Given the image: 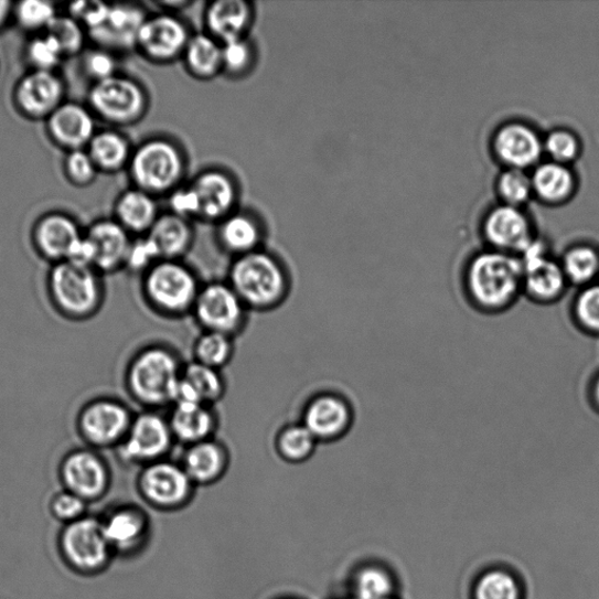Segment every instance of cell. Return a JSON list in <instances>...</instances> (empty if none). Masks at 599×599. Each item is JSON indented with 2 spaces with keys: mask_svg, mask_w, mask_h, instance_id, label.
<instances>
[{
  "mask_svg": "<svg viewBox=\"0 0 599 599\" xmlns=\"http://www.w3.org/2000/svg\"><path fill=\"white\" fill-rule=\"evenodd\" d=\"M524 267L514 255L491 249L474 256L462 275V295L475 312L504 314L523 297Z\"/></svg>",
  "mask_w": 599,
  "mask_h": 599,
  "instance_id": "1",
  "label": "cell"
},
{
  "mask_svg": "<svg viewBox=\"0 0 599 599\" xmlns=\"http://www.w3.org/2000/svg\"><path fill=\"white\" fill-rule=\"evenodd\" d=\"M226 281L249 312L276 311L292 291V278L286 265L263 248L234 259Z\"/></svg>",
  "mask_w": 599,
  "mask_h": 599,
  "instance_id": "2",
  "label": "cell"
},
{
  "mask_svg": "<svg viewBox=\"0 0 599 599\" xmlns=\"http://www.w3.org/2000/svg\"><path fill=\"white\" fill-rule=\"evenodd\" d=\"M185 363L172 346L154 343L132 357L127 371V388L145 410L170 408L175 400Z\"/></svg>",
  "mask_w": 599,
  "mask_h": 599,
  "instance_id": "3",
  "label": "cell"
},
{
  "mask_svg": "<svg viewBox=\"0 0 599 599\" xmlns=\"http://www.w3.org/2000/svg\"><path fill=\"white\" fill-rule=\"evenodd\" d=\"M142 277L145 301L154 314L169 320L191 315L203 284L183 260H160Z\"/></svg>",
  "mask_w": 599,
  "mask_h": 599,
  "instance_id": "4",
  "label": "cell"
},
{
  "mask_svg": "<svg viewBox=\"0 0 599 599\" xmlns=\"http://www.w3.org/2000/svg\"><path fill=\"white\" fill-rule=\"evenodd\" d=\"M186 157L181 146L167 138H152L135 148L128 164L135 188L158 197L182 186Z\"/></svg>",
  "mask_w": 599,
  "mask_h": 599,
  "instance_id": "5",
  "label": "cell"
},
{
  "mask_svg": "<svg viewBox=\"0 0 599 599\" xmlns=\"http://www.w3.org/2000/svg\"><path fill=\"white\" fill-rule=\"evenodd\" d=\"M248 314L247 307L226 280L203 284L191 312L202 332L235 339L245 331Z\"/></svg>",
  "mask_w": 599,
  "mask_h": 599,
  "instance_id": "6",
  "label": "cell"
},
{
  "mask_svg": "<svg viewBox=\"0 0 599 599\" xmlns=\"http://www.w3.org/2000/svg\"><path fill=\"white\" fill-rule=\"evenodd\" d=\"M88 101L93 113L115 126L139 122L149 107L148 93L131 77L115 74L89 90Z\"/></svg>",
  "mask_w": 599,
  "mask_h": 599,
  "instance_id": "7",
  "label": "cell"
},
{
  "mask_svg": "<svg viewBox=\"0 0 599 599\" xmlns=\"http://www.w3.org/2000/svg\"><path fill=\"white\" fill-rule=\"evenodd\" d=\"M175 443L168 416L158 410H143L133 416L130 429L118 449L121 460L143 468L169 458Z\"/></svg>",
  "mask_w": 599,
  "mask_h": 599,
  "instance_id": "8",
  "label": "cell"
},
{
  "mask_svg": "<svg viewBox=\"0 0 599 599\" xmlns=\"http://www.w3.org/2000/svg\"><path fill=\"white\" fill-rule=\"evenodd\" d=\"M50 287L57 307L73 317L92 313L101 300L100 282L92 267L57 263L51 272Z\"/></svg>",
  "mask_w": 599,
  "mask_h": 599,
  "instance_id": "9",
  "label": "cell"
},
{
  "mask_svg": "<svg viewBox=\"0 0 599 599\" xmlns=\"http://www.w3.org/2000/svg\"><path fill=\"white\" fill-rule=\"evenodd\" d=\"M518 258L524 267V298L538 306H552L566 297L570 285L561 264L548 257L544 244L533 240Z\"/></svg>",
  "mask_w": 599,
  "mask_h": 599,
  "instance_id": "10",
  "label": "cell"
},
{
  "mask_svg": "<svg viewBox=\"0 0 599 599\" xmlns=\"http://www.w3.org/2000/svg\"><path fill=\"white\" fill-rule=\"evenodd\" d=\"M138 486L142 498L151 506L161 510L186 505L196 489L180 461L170 458L143 467Z\"/></svg>",
  "mask_w": 599,
  "mask_h": 599,
  "instance_id": "11",
  "label": "cell"
},
{
  "mask_svg": "<svg viewBox=\"0 0 599 599\" xmlns=\"http://www.w3.org/2000/svg\"><path fill=\"white\" fill-rule=\"evenodd\" d=\"M300 421L319 443H333L352 431L355 410L344 395L320 392L304 403Z\"/></svg>",
  "mask_w": 599,
  "mask_h": 599,
  "instance_id": "12",
  "label": "cell"
},
{
  "mask_svg": "<svg viewBox=\"0 0 599 599\" xmlns=\"http://www.w3.org/2000/svg\"><path fill=\"white\" fill-rule=\"evenodd\" d=\"M192 33L173 12L148 15L138 36L137 49L157 64H169L182 57Z\"/></svg>",
  "mask_w": 599,
  "mask_h": 599,
  "instance_id": "13",
  "label": "cell"
},
{
  "mask_svg": "<svg viewBox=\"0 0 599 599\" xmlns=\"http://www.w3.org/2000/svg\"><path fill=\"white\" fill-rule=\"evenodd\" d=\"M62 550L66 561L76 570L94 573L106 566L111 548L101 521L82 517L68 524L63 532Z\"/></svg>",
  "mask_w": 599,
  "mask_h": 599,
  "instance_id": "14",
  "label": "cell"
},
{
  "mask_svg": "<svg viewBox=\"0 0 599 599\" xmlns=\"http://www.w3.org/2000/svg\"><path fill=\"white\" fill-rule=\"evenodd\" d=\"M199 202V217L203 222L220 223L236 211L239 201V185L229 172L208 168L189 184Z\"/></svg>",
  "mask_w": 599,
  "mask_h": 599,
  "instance_id": "15",
  "label": "cell"
},
{
  "mask_svg": "<svg viewBox=\"0 0 599 599\" xmlns=\"http://www.w3.org/2000/svg\"><path fill=\"white\" fill-rule=\"evenodd\" d=\"M65 85L54 72L32 71L18 82L14 103L31 119H47L64 103Z\"/></svg>",
  "mask_w": 599,
  "mask_h": 599,
  "instance_id": "16",
  "label": "cell"
},
{
  "mask_svg": "<svg viewBox=\"0 0 599 599\" xmlns=\"http://www.w3.org/2000/svg\"><path fill=\"white\" fill-rule=\"evenodd\" d=\"M133 416L125 404L113 399L96 400L81 416V430L94 446L118 447L126 438Z\"/></svg>",
  "mask_w": 599,
  "mask_h": 599,
  "instance_id": "17",
  "label": "cell"
},
{
  "mask_svg": "<svg viewBox=\"0 0 599 599\" xmlns=\"http://www.w3.org/2000/svg\"><path fill=\"white\" fill-rule=\"evenodd\" d=\"M147 17V12L137 4H113L105 22L87 34L99 49L109 52L137 49Z\"/></svg>",
  "mask_w": 599,
  "mask_h": 599,
  "instance_id": "18",
  "label": "cell"
},
{
  "mask_svg": "<svg viewBox=\"0 0 599 599\" xmlns=\"http://www.w3.org/2000/svg\"><path fill=\"white\" fill-rule=\"evenodd\" d=\"M484 234L493 249L517 257L533 242L528 220L517 207L510 205L492 210L485 221Z\"/></svg>",
  "mask_w": 599,
  "mask_h": 599,
  "instance_id": "19",
  "label": "cell"
},
{
  "mask_svg": "<svg viewBox=\"0 0 599 599\" xmlns=\"http://www.w3.org/2000/svg\"><path fill=\"white\" fill-rule=\"evenodd\" d=\"M167 415L175 441L183 448L216 437L220 416L215 407L202 403H175Z\"/></svg>",
  "mask_w": 599,
  "mask_h": 599,
  "instance_id": "20",
  "label": "cell"
},
{
  "mask_svg": "<svg viewBox=\"0 0 599 599\" xmlns=\"http://www.w3.org/2000/svg\"><path fill=\"white\" fill-rule=\"evenodd\" d=\"M179 461L195 486H207L227 473L231 453L215 437L184 448Z\"/></svg>",
  "mask_w": 599,
  "mask_h": 599,
  "instance_id": "21",
  "label": "cell"
},
{
  "mask_svg": "<svg viewBox=\"0 0 599 599\" xmlns=\"http://www.w3.org/2000/svg\"><path fill=\"white\" fill-rule=\"evenodd\" d=\"M62 475L68 492L85 501L100 498L108 488L106 463L89 451L69 454L63 463Z\"/></svg>",
  "mask_w": 599,
  "mask_h": 599,
  "instance_id": "22",
  "label": "cell"
},
{
  "mask_svg": "<svg viewBox=\"0 0 599 599\" xmlns=\"http://www.w3.org/2000/svg\"><path fill=\"white\" fill-rule=\"evenodd\" d=\"M46 120L51 139L68 151L87 148L96 133L92 110L79 104L64 103Z\"/></svg>",
  "mask_w": 599,
  "mask_h": 599,
  "instance_id": "23",
  "label": "cell"
},
{
  "mask_svg": "<svg viewBox=\"0 0 599 599\" xmlns=\"http://www.w3.org/2000/svg\"><path fill=\"white\" fill-rule=\"evenodd\" d=\"M254 21V7L245 0H216L204 13L205 32L221 44L247 36Z\"/></svg>",
  "mask_w": 599,
  "mask_h": 599,
  "instance_id": "24",
  "label": "cell"
},
{
  "mask_svg": "<svg viewBox=\"0 0 599 599\" xmlns=\"http://www.w3.org/2000/svg\"><path fill=\"white\" fill-rule=\"evenodd\" d=\"M264 239L261 222L246 211L236 210L217 224V242L224 253L234 259L261 249Z\"/></svg>",
  "mask_w": 599,
  "mask_h": 599,
  "instance_id": "25",
  "label": "cell"
},
{
  "mask_svg": "<svg viewBox=\"0 0 599 599\" xmlns=\"http://www.w3.org/2000/svg\"><path fill=\"white\" fill-rule=\"evenodd\" d=\"M227 383L222 371L195 361L185 363L175 403H202L215 407L226 395Z\"/></svg>",
  "mask_w": 599,
  "mask_h": 599,
  "instance_id": "26",
  "label": "cell"
},
{
  "mask_svg": "<svg viewBox=\"0 0 599 599\" xmlns=\"http://www.w3.org/2000/svg\"><path fill=\"white\" fill-rule=\"evenodd\" d=\"M83 235L73 218L60 212H53L34 226V244L45 258L57 263L65 261L72 246Z\"/></svg>",
  "mask_w": 599,
  "mask_h": 599,
  "instance_id": "27",
  "label": "cell"
},
{
  "mask_svg": "<svg viewBox=\"0 0 599 599\" xmlns=\"http://www.w3.org/2000/svg\"><path fill=\"white\" fill-rule=\"evenodd\" d=\"M86 236L95 248L96 268L111 272L126 265L132 239L120 223L111 220L96 222L89 227Z\"/></svg>",
  "mask_w": 599,
  "mask_h": 599,
  "instance_id": "28",
  "label": "cell"
},
{
  "mask_svg": "<svg viewBox=\"0 0 599 599\" xmlns=\"http://www.w3.org/2000/svg\"><path fill=\"white\" fill-rule=\"evenodd\" d=\"M494 149L499 159L511 169L524 170L539 159L543 143L530 127L511 124L498 131Z\"/></svg>",
  "mask_w": 599,
  "mask_h": 599,
  "instance_id": "29",
  "label": "cell"
},
{
  "mask_svg": "<svg viewBox=\"0 0 599 599\" xmlns=\"http://www.w3.org/2000/svg\"><path fill=\"white\" fill-rule=\"evenodd\" d=\"M157 246L162 260H182L195 240L189 220L171 212L160 215L146 235Z\"/></svg>",
  "mask_w": 599,
  "mask_h": 599,
  "instance_id": "30",
  "label": "cell"
},
{
  "mask_svg": "<svg viewBox=\"0 0 599 599\" xmlns=\"http://www.w3.org/2000/svg\"><path fill=\"white\" fill-rule=\"evenodd\" d=\"M160 215L157 197L135 186L126 190L115 204V221L139 237L148 234Z\"/></svg>",
  "mask_w": 599,
  "mask_h": 599,
  "instance_id": "31",
  "label": "cell"
},
{
  "mask_svg": "<svg viewBox=\"0 0 599 599\" xmlns=\"http://www.w3.org/2000/svg\"><path fill=\"white\" fill-rule=\"evenodd\" d=\"M145 514L133 507H124L113 512L103 528L110 548L127 552L138 547L147 532Z\"/></svg>",
  "mask_w": 599,
  "mask_h": 599,
  "instance_id": "32",
  "label": "cell"
},
{
  "mask_svg": "<svg viewBox=\"0 0 599 599\" xmlns=\"http://www.w3.org/2000/svg\"><path fill=\"white\" fill-rule=\"evenodd\" d=\"M190 75L210 81L223 73L222 44L206 32L192 34L182 55Z\"/></svg>",
  "mask_w": 599,
  "mask_h": 599,
  "instance_id": "33",
  "label": "cell"
},
{
  "mask_svg": "<svg viewBox=\"0 0 599 599\" xmlns=\"http://www.w3.org/2000/svg\"><path fill=\"white\" fill-rule=\"evenodd\" d=\"M132 150L125 135L115 130L96 131L87 146L96 168L106 172H116L128 167Z\"/></svg>",
  "mask_w": 599,
  "mask_h": 599,
  "instance_id": "34",
  "label": "cell"
},
{
  "mask_svg": "<svg viewBox=\"0 0 599 599\" xmlns=\"http://www.w3.org/2000/svg\"><path fill=\"white\" fill-rule=\"evenodd\" d=\"M318 446V440L300 420L285 425L275 438L277 456L282 461L293 463V466H299V463L312 459Z\"/></svg>",
  "mask_w": 599,
  "mask_h": 599,
  "instance_id": "35",
  "label": "cell"
},
{
  "mask_svg": "<svg viewBox=\"0 0 599 599\" xmlns=\"http://www.w3.org/2000/svg\"><path fill=\"white\" fill-rule=\"evenodd\" d=\"M533 190L544 201L563 202L571 195L574 190L573 173L556 162L539 165L532 178Z\"/></svg>",
  "mask_w": 599,
  "mask_h": 599,
  "instance_id": "36",
  "label": "cell"
},
{
  "mask_svg": "<svg viewBox=\"0 0 599 599\" xmlns=\"http://www.w3.org/2000/svg\"><path fill=\"white\" fill-rule=\"evenodd\" d=\"M235 340L221 333L202 332L193 343L192 361L223 372L235 357Z\"/></svg>",
  "mask_w": 599,
  "mask_h": 599,
  "instance_id": "37",
  "label": "cell"
},
{
  "mask_svg": "<svg viewBox=\"0 0 599 599\" xmlns=\"http://www.w3.org/2000/svg\"><path fill=\"white\" fill-rule=\"evenodd\" d=\"M559 264L570 287L582 288L591 285L599 275V255L589 246L569 248Z\"/></svg>",
  "mask_w": 599,
  "mask_h": 599,
  "instance_id": "38",
  "label": "cell"
},
{
  "mask_svg": "<svg viewBox=\"0 0 599 599\" xmlns=\"http://www.w3.org/2000/svg\"><path fill=\"white\" fill-rule=\"evenodd\" d=\"M570 318L577 330L599 336V282L578 288L570 303Z\"/></svg>",
  "mask_w": 599,
  "mask_h": 599,
  "instance_id": "39",
  "label": "cell"
},
{
  "mask_svg": "<svg viewBox=\"0 0 599 599\" xmlns=\"http://www.w3.org/2000/svg\"><path fill=\"white\" fill-rule=\"evenodd\" d=\"M256 47L248 36L222 44L223 73L231 77H242L255 67Z\"/></svg>",
  "mask_w": 599,
  "mask_h": 599,
  "instance_id": "40",
  "label": "cell"
},
{
  "mask_svg": "<svg viewBox=\"0 0 599 599\" xmlns=\"http://www.w3.org/2000/svg\"><path fill=\"white\" fill-rule=\"evenodd\" d=\"M19 26L28 31L47 30L57 15L53 3L47 0H24L13 8Z\"/></svg>",
  "mask_w": 599,
  "mask_h": 599,
  "instance_id": "41",
  "label": "cell"
},
{
  "mask_svg": "<svg viewBox=\"0 0 599 599\" xmlns=\"http://www.w3.org/2000/svg\"><path fill=\"white\" fill-rule=\"evenodd\" d=\"M45 33L55 39L65 56L79 53L88 35L87 31L68 14H57Z\"/></svg>",
  "mask_w": 599,
  "mask_h": 599,
  "instance_id": "42",
  "label": "cell"
},
{
  "mask_svg": "<svg viewBox=\"0 0 599 599\" xmlns=\"http://www.w3.org/2000/svg\"><path fill=\"white\" fill-rule=\"evenodd\" d=\"M64 56L61 45L47 33L33 38L26 47V57L34 71L54 72Z\"/></svg>",
  "mask_w": 599,
  "mask_h": 599,
  "instance_id": "43",
  "label": "cell"
},
{
  "mask_svg": "<svg viewBox=\"0 0 599 599\" xmlns=\"http://www.w3.org/2000/svg\"><path fill=\"white\" fill-rule=\"evenodd\" d=\"M498 190L507 205L516 207L530 200L533 191L532 179L524 170L510 169L499 179Z\"/></svg>",
  "mask_w": 599,
  "mask_h": 599,
  "instance_id": "44",
  "label": "cell"
},
{
  "mask_svg": "<svg viewBox=\"0 0 599 599\" xmlns=\"http://www.w3.org/2000/svg\"><path fill=\"white\" fill-rule=\"evenodd\" d=\"M393 590L388 574L378 568H364L355 579L356 599H385Z\"/></svg>",
  "mask_w": 599,
  "mask_h": 599,
  "instance_id": "45",
  "label": "cell"
},
{
  "mask_svg": "<svg viewBox=\"0 0 599 599\" xmlns=\"http://www.w3.org/2000/svg\"><path fill=\"white\" fill-rule=\"evenodd\" d=\"M477 599H518L515 579L505 571L482 576L477 587Z\"/></svg>",
  "mask_w": 599,
  "mask_h": 599,
  "instance_id": "46",
  "label": "cell"
},
{
  "mask_svg": "<svg viewBox=\"0 0 599 599\" xmlns=\"http://www.w3.org/2000/svg\"><path fill=\"white\" fill-rule=\"evenodd\" d=\"M65 172L67 179L75 185H88L98 172L87 149L68 151L65 160Z\"/></svg>",
  "mask_w": 599,
  "mask_h": 599,
  "instance_id": "47",
  "label": "cell"
},
{
  "mask_svg": "<svg viewBox=\"0 0 599 599\" xmlns=\"http://www.w3.org/2000/svg\"><path fill=\"white\" fill-rule=\"evenodd\" d=\"M160 260L162 259L157 246L147 236H141L132 240L125 266L131 272L143 276L148 269Z\"/></svg>",
  "mask_w": 599,
  "mask_h": 599,
  "instance_id": "48",
  "label": "cell"
},
{
  "mask_svg": "<svg viewBox=\"0 0 599 599\" xmlns=\"http://www.w3.org/2000/svg\"><path fill=\"white\" fill-rule=\"evenodd\" d=\"M109 7V4L96 2V0H83V2L69 6L68 15L89 32L105 22Z\"/></svg>",
  "mask_w": 599,
  "mask_h": 599,
  "instance_id": "49",
  "label": "cell"
},
{
  "mask_svg": "<svg viewBox=\"0 0 599 599\" xmlns=\"http://www.w3.org/2000/svg\"><path fill=\"white\" fill-rule=\"evenodd\" d=\"M546 150L556 163L563 164L577 157L578 142L570 131L555 130L549 133Z\"/></svg>",
  "mask_w": 599,
  "mask_h": 599,
  "instance_id": "50",
  "label": "cell"
},
{
  "mask_svg": "<svg viewBox=\"0 0 599 599\" xmlns=\"http://www.w3.org/2000/svg\"><path fill=\"white\" fill-rule=\"evenodd\" d=\"M84 66L95 83H100L116 74V62L111 52L98 49L87 53Z\"/></svg>",
  "mask_w": 599,
  "mask_h": 599,
  "instance_id": "51",
  "label": "cell"
},
{
  "mask_svg": "<svg viewBox=\"0 0 599 599\" xmlns=\"http://www.w3.org/2000/svg\"><path fill=\"white\" fill-rule=\"evenodd\" d=\"M169 205L171 214H175L185 220H197L199 202L195 192L190 188L180 186L170 193Z\"/></svg>",
  "mask_w": 599,
  "mask_h": 599,
  "instance_id": "52",
  "label": "cell"
},
{
  "mask_svg": "<svg viewBox=\"0 0 599 599\" xmlns=\"http://www.w3.org/2000/svg\"><path fill=\"white\" fill-rule=\"evenodd\" d=\"M86 510L85 500L71 492L57 494L52 502V512L55 517L68 521L79 520Z\"/></svg>",
  "mask_w": 599,
  "mask_h": 599,
  "instance_id": "53",
  "label": "cell"
},
{
  "mask_svg": "<svg viewBox=\"0 0 599 599\" xmlns=\"http://www.w3.org/2000/svg\"><path fill=\"white\" fill-rule=\"evenodd\" d=\"M65 261L93 268L95 248L87 236H82L74 243Z\"/></svg>",
  "mask_w": 599,
  "mask_h": 599,
  "instance_id": "54",
  "label": "cell"
},
{
  "mask_svg": "<svg viewBox=\"0 0 599 599\" xmlns=\"http://www.w3.org/2000/svg\"><path fill=\"white\" fill-rule=\"evenodd\" d=\"M589 399L592 407L599 413V373L595 375L590 383Z\"/></svg>",
  "mask_w": 599,
  "mask_h": 599,
  "instance_id": "55",
  "label": "cell"
},
{
  "mask_svg": "<svg viewBox=\"0 0 599 599\" xmlns=\"http://www.w3.org/2000/svg\"><path fill=\"white\" fill-rule=\"evenodd\" d=\"M14 4L9 2V0H0V29H2L9 21L10 17L13 15Z\"/></svg>",
  "mask_w": 599,
  "mask_h": 599,
  "instance_id": "56",
  "label": "cell"
},
{
  "mask_svg": "<svg viewBox=\"0 0 599 599\" xmlns=\"http://www.w3.org/2000/svg\"><path fill=\"white\" fill-rule=\"evenodd\" d=\"M385 599H392V598L389 597V598H385Z\"/></svg>",
  "mask_w": 599,
  "mask_h": 599,
  "instance_id": "57",
  "label": "cell"
}]
</instances>
